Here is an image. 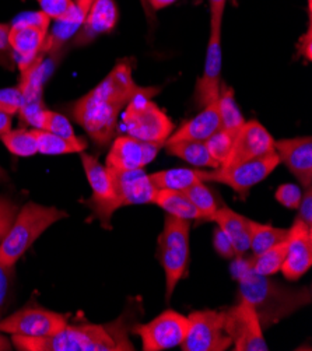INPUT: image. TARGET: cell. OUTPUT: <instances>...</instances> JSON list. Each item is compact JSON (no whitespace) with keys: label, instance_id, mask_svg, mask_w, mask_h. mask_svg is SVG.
I'll return each instance as SVG.
<instances>
[{"label":"cell","instance_id":"cell-1","mask_svg":"<svg viewBox=\"0 0 312 351\" xmlns=\"http://www.w3.org/2000/svg\"><path fill=\"white\" fill-rule=\"evenodd\" d=\"M132 72L133 64L129 59L119 60L106 79L73 104V119L99 147L112 142L122 111L145 88L134 83Z\"/></svg>","mask_w":312,"mask_h":351},{"label":"cell","instance_id":"cell-2","mask_svg":"<svg viewBox=\"0 0 312 351\" xmlns=\"http://www.w3.org/2000/svg\"><path fill=\"white\" fill-rule=\"evenodd\" d=\"M234 269L239 282V300H244L254 306L262 329L274 326L311 304V287H286L267 276L254 273L241 258H237Z\"/></svg>","mask_w":312,"mask_h":351},{"label":"cell","instance_id":"cell-3","mask_svg":"<svg viewBox=\"0 0 312 351\" xmlns=\"http://www.w3.org/2000/svg\"><path fill=\"white\" fill-rule=\"evenodd\" d=\"M123 317L111 325H66L49 337L29 339L13 336L12 344L21 351H133L128 322Z\"/></svg>","mask_w":312,"mask_h":351},{"label":"cell","instance_id":"cell-4","mask_svg":"<svg viewBox=\"0 0 312 351\" xmlns=\"http://www.w3.org/2000/svg\"><path fill=\"white\" fill-rule=\"evenodd\" d=\"M67 216L64 210L53 206H43L34 202L25 203L19 208L9 232L0 242V263L16 266L19 259L52 224Z\"/></svg>","mask_w":312,"mask_h":351},{"label":"cell","instance_id":"cell-5","mask_svg":"<svg viewBox=\"0 0 312 351\" xmlns=\"http://www.w3.org/2000/svg\"><path fill=\"white\" fill-rule=\"evenodd\" d=\"M158 88L149 87L139 91L121 114L122 130L137 140L164 145L174 132V122L152 99Z\"/></svg>","mask_w":312,"mask_h":351},{"label":"cell","instance_id":"cell-6","mask_svg":"<svg viewBox=\"0 0 312 351\" xmlns=\"http://www.w3.org/2000/svg\"><path fill=\"white\" fill-rule=\"evenodd\" d=\"M191 221L165 216L163 232L157 238L158 261L165 273V300L169 301L189 266Z\"/></svg>","mask_w":312,"mask_h":351},{"label":"cell","instance_id":"cell-7","mask_svg":"<svg viewBox=\"0 0 312 351\" xmlns=\"http://www.w3.org/2000/svg\"><path fill=\"white\" fill-rule=\"evenodd\" d=\"M280 164L279 156L270 153L267 156L254 158L245 162L237 164L230 168H216V169H196L202 182L211 181L230 186L242 200H245L250 191L265 181L269 175Z\"/></svg>","mask_w":312,"mask_h":351},{"label":"cell","instance_id":"cell-8","mask_svg":"<svg viewBox=\"0 0 312 351\" xmlns=\"http://www.w3.org/2000/svg\"><path fill=\"white\" fill-rule=\"evenodd\" d=\"M63 313L38 305H27L0 319V332L29 339H43L62 332L67 325Z\"/></svg>","mask_w":312,"mask_h":351},{"label":"cell","instance_id":"cell-9","mask_svg":"<svg viewBox=\"0 0 312 351\" xmlns=\"http://www.w3.org/2000/svg\"><path fill=\"white\" fill-rule=\"evenodd\" d=\"M188 321V332L181 344L184 351H226L232 346L224 329V311H193Z\"/></svg>","mask_w":312,"mask_h":351},{"label":"cell","instance_id":"cell-10","mask_svg":"<svg viewBox=\"0 0 312 351\" xmlns=\"http://www.w3.org/2000/svg\"><path fill=\"white\" fill-rule=\"evenodd\" d=\"M108 168V167H107ZM112 182L114 196L107 207V228L111 226V217L121 207L134 204H149L153 200L156 188L150 182L145 169H114L108 168Z\"/></svg>","mask_w":312,"mask_h":351},{"label":"cell","instance_id":"cell-11","mask_svg":"<svg viewBox=\"0 0 312 351\" xmlns=\"http://www.w3.org/2000/svg\"><path fill=\"white\" fill-rule=\"evenodd\" d=\"M224 329L237 351H267L258 315L251 304L239 300L224 311Z\"/></svg>","mask_w":312,"mask_h":351},{"label":"cell","instance_id":"cell-12","mask_svg":"<svg viewBox=\"0 0 312 351\" xmlns=\"http://www.w3.org/2000/svg\"><path fill=\"white\" fill-rule=\"evenodd\" d=\"M189 321L180 312L167 309L146 325H136L132 333L142 339L145 351H164L182 344Z\"/></svg>","mask_w":312,"mask_h":351},{"label":"cell","instance_id":"cell-13","mask_svg":"<svg viewBox=\"0 0 312 351\" xmlns=\"http://www.w3.org/2000/svg\"><path fill=\"white\" fill-rule=\"evenodd\" d=\"M12 25V24H10ZM49 29L32 25H12L9 44L21 82L27 80L44 63V44Z\"/></svg>","mask_w":312,"mask_h":351},{"label":"cell","instance_id":"cell-14","mask_svg":"<svg viewBox=\"0 0 312 351\" xmlns=\"http://www.w3.org/2000/svg\"><path fill=\"white\" fill-rule=\"evenodd\" d=\"M274 153V138L266 128L252 119L245 121L234 137L230 154L219 168H230L237 164L245 162Z\"/></svg>","mask_w":312,"mask_h":351},{"label":"cell","instance_id":"cell-15","mask_svg":"<svg viewBox=\"0 0 312 351\" xmlns=\"http://www.w3.org/2000/svg\"><path fill=\"white\" fill-rule=\"evenodd\" d=\"M221 86V23L211 21V38L207 44L203 75L195 88L199 107H206L219 98Z\"/></svg>","mask_w":312,"mask_h":351},{"label":"cell","instance_id":"cell-16","mask_svg":"<svg viewBox=\"0 0 312 351\" xmlns=\"http://www.w3.org/2000/svg\"><path fill=\"white\" fill-rule=\"evenodd\" d=\"M164 145L142 142L130 136H118L107 156L108 168L114 169H143L158 154Z\"/></svg>","mask_w":312,"mask_h":351},{"label":"cell","instance_id":"cell-17","mask_svg":"<svg viewBox=\"0 0 312 351\" xmlns=\"http://www.w3.org/2000/svg\"><path fill=\"white\" fill-rule=\"evenodd\" d=\"M274 152L300 184L307 189L312 185V137L301 136L274 140Z\"/></svg>","mask_w":312,"mask_h":351},{"label":"cell","instance_id":"cell-18","mask_svg":"<svg viewBox=\"0 0 312 351\" xmlns=\"http://www.w3.org/2000/svg\"><path fill=\"white\" fill-rule=\"evenodd\" d=\"M312 265V228L296 219L289 234L287 255L282 266L283 276L296 282L301 278Z\"/></svg>","mask_w":312,"mask_h":351},{"label":"cell","instance_id":"cell-19","mask_svg":"<svg viewBox=\"0 0 312 351\" xmlns=\"http://www.w3.org/2000/svg\"><path fill=\"white\" fill-rule=\"evenodd\" d=\"M82 164L86 172L87 181L93 189V196L86 202L94 213L93 219H98L104 228H107L106 212L107 207L112 200L114 191L110 177V171L104 167L95 157L82 153Z\"/></svg>","mask_w":312,"mask_h":351},{"label":"cell","instance_id":"cell-20","mask_svg":"<svg viewBox=\"0 0 312 351\" xmlns=\"http://www.w3.org/2000/svg\"><path fill=\"white\" fill-rule=\"evenodd\" d=\"M119 12L115 0H94V3L75 35V47H86L102 34L111 32L118 23Z\"/></svg>","mask_w":312,"mask_h":351},{"label":"cell","instance_id":"cell-21","mask_svg":"<svg viewBox=\"0 0 312 351\" xmlns=\"http://www.w3.org/2000/svg\"><path fill=\"white\" fill-rule=\"evenodd\" d=\"M93 3L94 0H73V5L69 9L66 16L55 21L51 32H48L43 48L44 55L55 53L63 47V44L75 37L76 32L83 25Z\"/></svg>","mask_w":312,"mask_h":351},{"label":"cell","instance_id":"cell-22","mask_svg":"<svg viewBox=\"0 0 312 351\" xmlns=\"http://www.w3.org/2000/svg\"><path fill=\"white\" fill-rule=\"evenodd\" d=\"M220 129L219 99L207 104L202 111L184 125L177 132H172L165 143L191 140V142H204ZM164 143V145H165Z\"/></svg>","mask_w":312,"mask_h":351},{"label":"cell","instance_id":"cell-23","mask_svg":"<svg viewBox=\"0 0 312 351\" xmlns=\"http://www.w3.org/2000/svg\"><path fill=\"white\" fill-rule=\"evenodd\" d=\"M211 221H215L217 227L228 237L235 250L237 258H242L244 254L250 251V219L234 212L227 206H223L216 210V213L211 217Z\"/></svg>","mask_w":312,"mask_h":351},{"label":"cell","instance_id":"cell-24","mask_svg":"<svg viewBox=\"0 0 312 351\" xmlns=\"http://www.w3.org/2000/svg\"><path fill=\"white\" fill-rule=\"evenodd\" d=\"M152 203L161 207L167 215L172 217L189 220V221L192 220L199 221V217H200L199 212L184 192L156 189Z\"/></svg>","mask_w":312,"mask_h":351},{"label":"cell","instance_id":"cell-25","mask_svg":"<svg viewBox=\"0 0 312 351\" xmlns=\"http://www.w3.org/2000/svg\"><path fill=\"white\" fill-rule=\"evenodd\" d=\"M169 156L178 157L195 167H206L216 169L220 164L211 156L204 142H191V140H181V142H172L164 145Z\"/></svg>","mask_w":312,"mask_h":351},{"label":"cell","instance_id":"cell-26","mask_svg":"<svg viewBox=\"0 0 312 351\" xmlns=\"http://www.w3.org/2000/svg\"><path fill=\"white\" fill-rule=\"evenodd\" d=\"M150 182L156 189H168L185 192L188 188L200 181L197 171L191 168L164 169L149 175Z\"/></svg>","mask_w":312,"mask_h":351},{"label":"cell","instance_id":"cell-27","mask_svg":"<svg viewBox=\"0 0 312 351\" xmlns=\"http://www.w3.org/2000/svg\"><path fill=\"white\" fill-rule=\"evenodd\" d=\"M34 136H36L38 153L47 156H62V154H72V153H82L87 145L83 138L77 142L63 138L53 133H49L44 129H32Z\"/></svg>","mask_w":312,"mask_h":351},{"label":"cell","instance_id":"cell-28","mask_svg":"<svg viewBox=\"0 0 312 351\" xmlns=\"http://www.w3.org/2000/svg\"><path fill=\"white\" fill-rule=\"evenodd\" d=\"M287 248H289V238H286L285 241L276 243L274 247L269 248L267 251L252 256L251 259L245 261L248 267L259 274V276H273L277 271H280L283 262L286 259L287 255Z\"/></svg>","mask_w":312,"mask_h":351},{"label":"cell","instance_id":"cell-29","mask_svg":"<svg viewBox=\"0 0 312 351\" xmlns=\"http://www.w3.org/2000/svg\"><path fill=\"white\" fill-rule=\"evenodd\" d=\"M251 238H250V250L252 251L254 256L267 251L269 248L274 247L289 238L290 228H277L272 224H261L254 220L250 221Z\"/></svg>","mask_w":312,"mask_h":351},{"label":"cell","instance_id":"cell-30","mask_svg":"<svg viewBox=\"0 0 312 351\" xmlns=\"http://www.w3.org/2000/svg\"><path fill=\"white\" fill-rule=\"evenodd\" d=\"M219 112H220V129L228 130L234 134L244 126L245 119L242 117L237 101L234 90L221 82L219 93Z\"/></svg>","mask_w":312,"mask_h":351},{"label":"cell","instance_id":"cell-31","mask_svg":"<svg viewBox=\"0 0 312 351\" xmlns=\"http://www.w3.org/2000/svg\"><path fill=\"white\" fill-rule=\"evenodd\" d=\"M0 140L13 156L32 157L38 153V145L32 130L24 128L10 129L8 133L0 136Z\"/></svg>","mask_w":312,"mask_h":351},{"label":"cell","instance_id":"cell-32","mask_svg":"<svg viewBox=\"0 0 312 351\" xmlns=\"http://www.w3.org/2000/svg\"><path fill=\"white\" fill-rule=\"evenodd\" d=\"M187 197L191 200V203L196 207L199 212V221H211V217L216 213V210L219 208L217 200L212 191L207 188L202 181L196 182L191 188H188L185 192Z\"/></svg>","mask_w":312,"mask_h":351},{"label":"cell","instance_id":"cell-33","mask_svg":"<svg viewBox=\"0 0 312 351\" xmlns=\"http://www.w3.org/2000/svg\"><path fill=\"white\" fill-rule=\"evenodd\" d=\"M41 129H44L49 133H53L56 136H60L63 138L72 140V142H77V140H80L76 136L72 123L69 122V119L66 117H63L62 114L49 111V110H45V112H44Z\"/></svg>","mask_w":312,"mask_h":351},{"label":"cell","instance_id":"cell-34","mask_svg":"<svg viewBox=\"0 0 312 351\" xmlns=\"http://www.w3.org/2000/svg\"><path fill=\"white\" fill-rule=\"evenodd\" d=\"M234 137H235L234 133L224 130V129H219L215 134H212L209 138L204 140V145H206L207 150H209L211 156L220 165L224 162V160L230 154V150L234 143Z\"/></svg>","mask_w":312,"mask_h":351},{"label":"cell","instance_id":"cell-35","mask_svg":"<svg viewBox=\"0 0 312 351\" xmlns=\"http://www.w3.org/2000/svg\"><path fill=\"white\" fill-rule=\"evenodd\" d=\"M14 282V266L0 263V319L10 305V295Z\"/></svg>","mask_w":312,"mask_h":351},{"label":"cell","instance_id":"cell-36","mask_svg":"<svg viewBox=\"0 0 312 351\" xmlns=\"http://www.w3.org/2000/svg\"><path fill=\"white\" fill-rule=\"evenodd\" d=\"M24 102V93L20 86L0 90V111L14 117L20 112Z\"/></svg>","mask_w":312,"mask_h":351},{"label":"cell","instance_id":"cell-37","mask_svg":"<svg viewBox=\"0 0 312 351\" xmlns=\"http://www.w3.org/2000/svg\"><path fill=\"white\" fill-rule=\"evenodd\" d=\"M17 212L19 206L13 200L5 196H0V241H2L9 232Z\"/></svg>","mask_w":312,"mask_h":351},{"label":"cell","instance_id":"cell-38","mask_svg":"<svg viewBox=\"0 0 312 351\" xmlns=\"http://www.w3.org/2000/svg\"><path fill=\"white\" fill-rule=\"evenodd\" d=\"M274 197L282 206L293 210V208H298L302 197V192L298 186L293 184H285L277 188Z\"/></svg>","mask_w":312,"mask_h":351},{"label":"cell","instance_id":"cell-39","mask_svg":"<svg viewBox=\"0 0 312 351\" xmlns=\"http://www.w3.org/2000/svg\"><path fill=\"white\" fill-rule=\"evenodd\" d=\"M37 2L41 12L55 21L63 19L73 5V0H37Z\"/></svg>","mask_w":312,"mask_h":351},{"label":"cell","instance_id":"cell-40","mask_svg":"<svg viewBox=\"0 0 312 351\" xmlns=\"http://www.w3.org/2000/svg\"><path fill=\"white\" fill-rule=\"evenodd\" d=\"M51 19L43 12H24L20 13L12 23V25H32L49 29Z\"/></svg>","mask_w":312,"mask_h":351},{"label":"cell","instance_id":"cell-41","mask_svg":"<svg viewBox=\"0 0 312 351\" xmlns=\"http://www.w3.org/2000/svg\"><path fill=\"white\" fill-rule=\"evenodd\" d=\"M213 247L215 251L224 259H235L237 254L228 237L217 227L213 232Z\"/></svg>","mask_w":312,"mask_h":351},{"label":"cell","instance_id":"cell-42","mask_svg":"<svg viewBox=\"0 0 312 351\" xmlns=\"http://www.w3.org/2000/svg\"><path fill=\"white\" fill-rule=\"evenodd\" d=\"M312 228V189L307 188L298 206V216L296 217Z\"/></svg>","mask_w":312,"mask_h":351},{"label":"cell","instance_id":"cell-43","mask_svg":"<svg viewBox=\"0 0 312 351\" xmlns=\"http://www.w3.org/2000/svg\"><path fill=\"white\" fill-rule=\"evenodd\" d=\"M297 53L301 58H305L308 62L312 59V25H311V19L308 24V29L305 34L301 35V38L297 45Z\"/></svg>","mask_w":312,"mask_h":351},{"label":"cell","instance_id":"cell-44","mask_svg":"<svg viewBox=\"0 0 312 351\" xmlns=\"http://www.w3.org/2000/svg\"><path fill=\"white\" fill-rule=\"evenodd\" d=\"M211 5V21L223 23L227 0H209Z\"/></svg>","mask_w":312,"mask_h":351},{"label":"cell","instance_id":"cell-45","mask_svg":"<svg viewBox=\"0 0 312 351\" xmlns=\"http://www.w3.org/2000/svg\"><path fill=\"white\" fill-rule=\"evenodd\" d=\"M12 25L0 23V52H12L9 44V35H10Z\"/></svg>","mask_w":312,"mask_h":351},{"label":"cell","instance_id":"cell-46","mask_svg":"<svg viewBox=\"0 0 312 351\" xmlns=\"http://www.w3.org/2000/svg\"><path fill=\"white\" fill-rule=\"evenodd\" d=\"M177 0H147V3L153 12L163 10L171 5H174Z\"/></svg>","mask_w":312,"mask_h":351},{"label":"cell","instance_id":"cell-47","mask_svg":"<svg viewBox=\"0 0 312 351\" xmlns=\"http://www.w3.org/2000/svg\"><path fill=\"white\" fill-rule=\"evenodd\" d=\"M12 118L13 117L0 111V136H3L12 129Z\"/></svg>","mask_w":312,"mask_h":351},{"label":"cell","instance_id":"cell-48","mask_svg":"<svg viewBox=\"0 0 312 351\" xmlns=\"http://www.w3.org/2000/svg\"><path fill=\"white\" fill-rule=\"evenodd\" d=\"M0 66H3L8 70H13L16 63L12 52H0Z\"/></svg>","mask_w":312,"mask_h":351},{"label":"cell","instance_id":"cell-49","mask_svg":"<svg viewBox=\"0 0 312 351\" xmlns=\"http://www.w3.org/2000/svg\"><path fill=\"white\" fill-rule=\"evenodd\" d=\"M12 343L8 340V337H5V333L0 332V351H9L12 350Z\"/></svg>","mask_w":312,"mask_h":351},{"label":"cell","instance_id":"cell-50","mask_svg":"<svg viewBox=\"0 0 312 351\" xmlns=\"http://www.w3.org/2000/svg\"><path fill=\"white\" fill-rule=\"evenodd\" d=\"M141 3H142V6H143V9H145V12H146V16H147L149 19H152V17H153V10L150 9V6H149V3H147V0H141Z\"/></svg>","mask_w":312,"mask_h":351},{"label":"cell","instance_id":"cell-51","mask_svg":"<svg viewBox=\"0 0 312 351\" xmlns=\"http://www.w3.org/2000/svg\"><path fill=\"white\" fill-rule=\"evenodd\" d=\"M8 181H9V175L2 167H0V182H8Z\"/></svg>","mask_w":312,"mask_h":351},{"label":"cell","instance_id":"cell-52","mask_svg":"<svg viewBox=\"0 0 312 351\" xmlns=\"http://www.w3.org/2000/svg\"><path fill=\"white\" fill-rule=\"evenodd\" d=\"M308 16H312V0H308Z\"/></svg>","mask_w":312,"mask_h":351}]
</instances>
